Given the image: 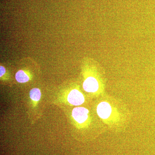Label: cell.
<instances>
[{"label": "cell", "instance_id": "1", "mask_svg": "<svg viewBox=\"0 0 155 155\" xmlns=\"http://www.w3.org/2000/svg\"><path fill=\"white\" fill-rule=\"evenodd\" d=\"M89 111L82 107H78L73 109L72 116L73 119L79 124H82L88 119Z\"/></svg>", "mask_w": 155, "mask_h": 155}, {"label": "cell", "instance_id": "2", "mask_svg": "<svg viewBox=\"0 0 155 155\" xmlns=\"http://www.w3.org/2000/svg\"><path fill=\"white\" fill-rule=\"evenodd\" d=\"M67 100L69 104L74 106H78L84 103V98L81 93L77 90L74 89L69 93Z\"/></svg>", "mask_w": 155, "mask_h": 155}, {"label": "cell", "instance_id": "3", "mask_svg": "<svg viewBox=\"0 0 155 155\" xmlns=\"http://www.w3.org/2000/svg\"><path fill=\"white\" fill-rule=\"evenodd\" d=\"M97 113L100 118L104 119H108L112 113V108L110 104L106 102H102L97 107Z\"/></svg>", "mask_w": 155, "mask_h": 155}, {"label": "cell", "instance_id": "4", "mask_svg": "<svg viewBox=\"0 0 155 155\" xmlns=\"http://www.w3.org/2000/svg\"><path fill=\"white\" fill-rule=\"evenodd\" d=\"M83 87L84 91L87 92H95L99 88L98 81L94 78L88 77L84 82Z\"/></svg>", "mask_w": 155, "mask_h": 155}, {"label": "cell", "instance_id": "5", "mask_svg": "<svg viewBox=\"0 0 155 155\" xmlns=\"http://www.w3.org/2000/svg\"><path fill=\"white\" fill-rule=\"evenodd\" d=\"M16 80L19 83H25L29 80L28 75L22 70H19L15 75Z\"/></svg>", "mask_w": 155, "mask_h": 155}, {"label": "cell", "instance_id": "6", "mask_svg": "<svg viewBox=\"0 0 155 155\" xmlns=\"http://www.w3.org/2000/svg\"><path fill=\"white\" fill-rule=\"evenodd\" d=\"M30 98L33 101H38L41 99V92L38 88H34L31 89L29 93Z\"/></svg>", "mask_w": 155, "mask_h": 155}, {"label": "cell", "instance_id": "7", "mask_svg": "<svg viewBox=\"0 0 155 155\" xmlns=\"http://www.w3.org/2000/svg\"><path fill=\"white\" fill-rule=\"evenodd\" d=\"M5 69L2 66H1L0 67V76L2 77V76H3L5 74Z\"/></svg>", "mask_w": 155, "mask_h": 155}]
</instances>
